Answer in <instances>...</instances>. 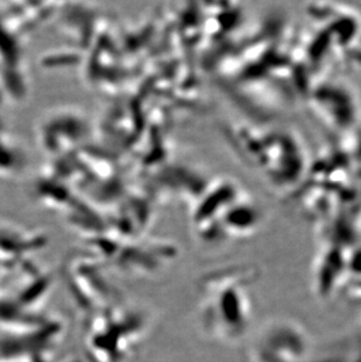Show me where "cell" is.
Wrapping results in <instances>:
<instances>
[{
  "label": "cell",
  "instance_id": "obj_3",
  "mask_svg": "<svg viewBox=\"0 0 361 362\" xmlns=\"http://www.w3.org/2000/svg\"><path fill=\"white\" fill-rule=\"evenodd\" d=\"M222 229L224 236L246 237L255 233L262 223V212L248 197L239 196L225 210L222 216Z\"/></svg>",
  "mask_w": 361,
  "mask_h": 362
},
{
  "label": "cell",
  "instance_id": "obj_2",
  "mask_svg": "<svg viewBox=\"0 0 361 362\" xmlns=\"http://www.w3.org/2000/svg\"><path fill=\"white\" fill-rule=\"evenodd\" d=\"M232 272L209 274L200 283L202 332L215 341H237L250 322L246 294Z\"/></svg>",
  "mask_w": 361,
  "mask_h": 362
},
{
  "label": "cell",
  "instance_id": "obj_1",
  "mask_svg": "<svg viewBox=\"0 0 361 362\" xmlns=\"http://www.w3.org/2000/svg\"><path fill=\"white\" fill-rule=\"evenodd\" d=\"M231 139L244 161L277 189L290 190L303 178L306 154L303 144L290 130L239 127Z\"/></svg>",
  "mask_w": 361,
  "mask_h": 362
}]
</instances>
